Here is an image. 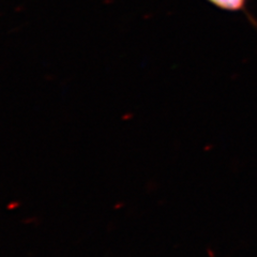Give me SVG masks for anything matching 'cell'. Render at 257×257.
<instances>
[{"mask_svg":"<svg viewBox=\"0 0 257 257\" xmlns=\"http://www.w3.org/2000/svg\"><path fill=\"white\" fill-rule=\"evenodd\" d=\"M206 2L222 11L230 13H243L248 21L255 27H257V22L251 14L250 10H248V2L250 0H206Z\"/></svg>","mask_w":257,"mask_h":257,"instance_id":"obj_1","label":"cell"}]
</instances>
